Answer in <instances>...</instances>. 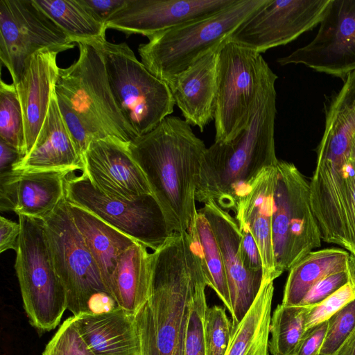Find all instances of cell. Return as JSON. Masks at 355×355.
I'll return each mask as SVG.
<instances>
[{
	"label": "cell",
	"instance_id": "22",
	"mask_svg": "<svg viewBox=\"0 0 355 355\" xmlns=\"http://www.w3.org/2000/svg\"><path fill=\"white\" fill-rule=\"evenodd\" d=\"M277 175V165L265 168L240 200L234 213L237 223L246 225L257 244L263 262V279L272 282L276 279L272 216Z\"/></svg>",
	"mask_w": 355,
	"mask_h": 355
},
{
	"label": "cell",
	"instance_id": "15",
	"mask_svg": "<svg viewBox=\"0 0 355 355\" xmlns=\"http://www.w3.org/2000/svg\"><path fill=\"white\" fill-rule=\"evenodd\" d=\"M236 0H125L107 28L146 37L212 15Z\"/></svg>",
	"mask_w": 355,
	"mask_h": 355
},
{
	"label": "cell",
	"instance_id": "29",
	"mask_svg": "<svg viewBox=\"0 0 355 355\" xmlns=\"http://www.w3.org/2000/svg\"><path fill=\"white\" fill-rule=\"evenodd\" d=\"M188 232L197 246L207 286L215 291L232 314L230 296L220 250L209 223L199 210Z\"/></svg>",
	"mask_w": 355,
	"mask_h": 355
},
{
	"label": "cell",
	"instance_id": "10",
	"mask_svg": "<svg viewBox=\"0 0 355 355\" xmlns=\"http://www.w3.org/2000/svg\"><path fill=\"white\" fill-rule=\"evenodd\" d=\"M42 220L53 263L65 289L67 309L73 316L92 313L94 299L109 293L73 222L66 197Z\"/></svg>",
	"mask_w": 355,
	"mask_h": 355
},
{
	"label": "cell",
	"instance_id": "23",
	"mask_svg": "<svg viewBox=\"0 0 355 355\" xmlns=\"http://www.w3.org/2000/svg\"><path fill=\"white\" fill-rule=\"evenodd\" d=\"M76 327L94 355H138L135 315L120 308L74 316Z\"/></svg>",
	"mask_w": 355,
	"mask_h": 355
},
{
	"label": "cell",
	"instance_id": "45",
	"mask_svg": "<svg viewBox=\"0 0 355 355\" xmlns=\"http://www.w3.org/2000/svg\"><path fill=\"white\" fill-rule=\"evenodd\" d=\"M334 355H355V327Z\"/></svg>",
	"mask_w": 355,
	"mask_h": 355
},
{
	"label": "cell",
	"instance_id": "2",
	"mask_svg": "<svg viewBox=\"0 0 355 355\" xmlns=\"http://www.w3.org/2000/svg\"><path fill=\"white\" fill-rule=\"evenodd\" d=\"M277 79L274 73L268 80L251 122L243 132L230 141L214 142L206 149L196 192L198 202L213 200L224 210L235 213L259 174L277 165Z\"/></svg>",
	"mask_w": 355,
	"mask_h": 355
},
{
	"label": "cell",
	"instance_id": "9",
	"mask_svg": "<svg viewBox=\"0 0 355 355\" xmlns=\"http://www.w3.org/2000/svg\"><path fill=\"white\" fill-rule=\"evenodd\" d=\"M274 193L272 246L275 277L321 245L312 211L309 182L292 163L279 160Z\"/></svg>",
	"mask_w": 355,
	"mask_h": 355
},
{
	"label": "cell",
	"instance_id": "19",
	"mask_svg": "<svg viewBox=\"0 0 355 355\" xmlns=\"http://www.w3.org/2000/svg\"><path fill=\"white\" fill-rule=\"evenodd\" d=\"M60 49H41L27 61L15 87L21 104L27 155L35 144L55 92L60 68L57 64Z\"/></svg>",
	"mask_w": 355,
	"mask_h": 355
},
{
	"label": "cell",
	"instance_id": "24",
	"mask_svg": "<svg viewBox=\"0 0 355 355\" xmlns=\"http://www.w3.org/2000/svg\"><path fill=\"white\" fill-rule=\"evenodd\" d=\"M152 256L139 242L118 259L110 277V293L118 308L135 315L151 294Z\"/></svg>",
	"mask_w": 355,
	"mask_h": 355
},
{
	"label": "cell",
	"instance_id": "32",
	"mask_svg": "<svg viewBox=\"0 0 355 355\" xmlns=\"http://www.w3.org/2000/svg\"><path fill=\"white\" fill-rule=\"evenodd\" d=\"M204 273L196 279L191 295L182 355H205L204 320L208 308Z\"/></svg>",
	"mask_w": 355,
	"mask_h": 355
},
{
	"label": "cell",
	"instance_id": "16",
	"mask_svg": "<svg viewBox=\"0 0 355 355\" xmlns=\"http://www.w3.org/2000/svg\"><path fill=\"white\" fill-rule=\"evenodd\" d=\"M83 162L82 173L108 196L134 200L153 194L128 144L110 137L94 139L83 154Z\"/></svg>",
	"mask_w": 355,
	"mask_h": 355
},
{
	"label": "cell",
	"instance_id": "41",
	"mask_svg": "<svg viewBox=\"0 0 355 355\" xmlns=\"http://www.w3.org/2000/svg\"><path fill=\"white\" fill-rule=\"evenodd\" d=\"M328 320L306 330L293 355H318L322 345Z\"/></svg>",
	"mask_w": 355,
	"mask_h": 355
},
{
	"label": "cell",
	"instance_id": "7",
	"mask_svg": "<svg viewBox=\"0 0 355 355\" xmlns=\"http://www.w3.org/2000/svg\"><path fill=\"white\" fill-rule=\"evenodd\" d=\"M21 234L15 269L31 324L49 331L67 309V295L56 272L41 219L18 216Z\"/></svg>",
	"mask_w": 355,
	"mask_h": 355
},
{
	"label": "cell",
	"instance_id": "1",
	"mask_svg": "<svg viewBox=\"0 0 355 355\" xmlns=\"http://www.w3.org/2000/svg\"><path fill=\"white\" fill-rule=\"evenodd\" d=\"M206 149L191 125L171 116L129 144L171 233L188 232L194 223L196 192Z\"/></svg>",
	"mask_w": 355,
	"mask_h": 355
},
{
	"label": "cell",
	"instance_id": "18",
	"mask_svg": "<svg viewBox=\"0 0 355 355\" xmlns=\"http://www.w3.org/2000/svg\"><path fill=\"white\" fill-rule=\"evenodd\" d=\"M69 174L14 170L1 174V211L43 220L65 197V182Z\"/></svg>",
	"mask_w": 355,
	"mask_h": 355
},
{
	"label": "cell",
	"instance_id": "39",
	"mask_svg": "<svg viewBox=\"0 0 355 355\" xmlns=\"http://www.w3.org/2000/svg\"><path fill=\"white\" fill-rule=\"evenodd\" d=\"M140 355H159L151 308L148 302L135 315Z\"/></svg>",
	"mask_w": 355,
	"mask_h": 355
},
{
	"label": "cell",
	"instance_id": "3",
	"mask_svg": "<svg viewBox=\"0 0 355 355\" xmlns=\"http://www.w3.org/2000/svg\"><path fill=\"white\" fill-rule=\"evenodd\" d=\"M152 256L151 308L159 355H182L193 285L203 273L188 232H175Z\"/></svg>",
	"mask_w": 355,
	"mask_h": 355
},
{
	"label": "cell",
	"instance_id": "27",
	"mask_svg": "<svg viewBox=\"0 0 355 355\" xmlns=\"http://www.w3.org/2000/svg\"><path fill=\"white\" fill-rule=\"evenodd\" d=\"M349 256L348 252L340 248H325L309 253L290 269L281 304L300 305L320 279L346 270Z\"/></svg>",
	"mask_w": 355,
	"mask_h": 355
},
{
	"label": "cell",
	"instance_id": "40",
	"mask_svg": "<svg viewBox=\"0 0 355 355\" xmlns=\"http://www.w3.org/2000/svg\"><path fill=\"white\" fill-rule=\"evenodd\" d=\"M238 224L241 234L240 250L243 264L251 272L263 274V262L257 244L246 225Z\"/></svg>",
	"mask_w": 355,
	"mask_h": 355
},
{
	"label": "cell",
	"instance_id": "13",
	"mask_svg": "<svg viewBox=\"0 0 355 355\" xmlns=\"http://www.w3.org/2000/svg\"><path fill=\"white\" fill-rule=\"evenodd\" d=\"M314 39L277 59L345 79L355 71V0H329Z\"/></svg>",
	"mask_w": 355,
	"mask_h": 355
},
{
	"label": "cell",
	"instance_id": "6",
	"mask_svg": "<svg viewBox=\"0 0 355 355\" xmlns=\"http://www.w3.org/2000/svg\"><path fill=\"white\" fill-rule=\"evenodd\" d=\"M274 73L262 55L250 49L231 41L219 48L214 142L230 141L250 125Z\"/></svg>",
	"mask_w": 355,
	"mask_h": 355
},
{
	"label": "cell",
	"instance_id": "35",
	"mask_svg": "<svg viewBox=\"0 0 355 355\" xmlns=\"http://www.w3.org/2000/svg\"><path fill=\"white\" fill-rule=\"evenodd\" d=\"M42 355H94L76 327L74 316L65 320L46 345Z\"/></svg>",
	"mask_w": 355,
	"mask_h": 355
},
{
	"label": "cell",
	"instance_id": "46",
	"mask_svg": "<svg viewBox=\"0 0 355 355\" xmlns=\"http://www.w3.org/2000/svg\"><path fill=\"white\" fill-rule=\"evenodd\" d=\"M349 282L355 290V254L349 253L347 263Z\"/></svg>",
	"mask_w": 355,
	"mask_h": 355
},
{
	"label": "cell",
	"instance_id": "26",
	"mask_svg": "<svg viewBox=\"0 0 355 355\" xmlns=\"http://www.w3.org/2000/svg\"><path fill=\"white\" fill-rule=\"evenodd\" d=\"M273 282L262 279L258 294L240 322L232 329L225 355H269Z\"/></svg>",
	"mask_w": 355,
	"mask_h": 355
},
{
	"label": "cell",
	"instance_id": "4",
	"mask_svg": "<svg viewBox=\"0 0 355 355\" xmlns=\"http://www.w3.org/2000/svg\"><path fill=\"white\" fill-rule=\"evenodd\" d=\"M266 1L236 0L212 15L149 35L138 47L141 62L166 83L227 42Z\"/></svg>",
	"mask_w": 355,
	"mask_h": 355
},
{
	"label": "cell",
	"instance_id": "34",
	"mask_svg": "<svg viewBox=\"0 0 355 355\" xmlns=\"http://www.w3.org/2000/svg\"><path fill=\"white\" fill-rule=\"evenodd\" d=\"M355 327V300L328 320V326L318 355H334Z\"/></svg>",
	"mask_w": 355,
	"mask_h": 355
},
{
	"label": "cell",
	"instance_id": "5",
	"mask_svg": "<svg viewBox=\"0 0 355 355\" xmlns=\"http://www.w3.org/2000/svg\"><path fill=\"white\" fill-rule=\"evenodd\" d=\"M78 45V60L60 68L56 95L80 116L96 139L110 137L129 144L137 136L115 101L101 51L94 43Z\"/></svg>",
	"mask_w": 355,
	"mask_h": 355
},
{
	"label": "cell",
	"instance_id": "20",
	"mask_svg": "<svg viewBox=\"0 0 355 355\" xmlns=\"http://www.w3.org/2000/svg\"><path fill=\"white\" fill-rule=\"evenodd\" d=\"M219 48L166 82L184 120L200 132L214 119Z\"/></svg>",
	"mask_w": 355,
	"mask_h": 355
},
{
	"label": "cell",
	"instance_id": "14",
	"mask_svg": "<svg viewBox=\"0 0 355 355\" xmlns=\"http://www.w3.org/2000/svg\"><path fill=\"white\" fill-rule=\"evenodd\" d=\"M329 0H267L228 41L259 53L285 45L319 24Z\"/></svg>",
	"mask_w": 355,
	"mask_h": 355
},
{
	"label": "cell",
	"instance_id": "38",
	"mask_svg": "<svg viewBox=\"0 0 355 355\" xmlns=\"http://www.w3.org/2000/svg\"><path fill=\"white\" fill-rule=\"evenodd\" d=\"M348 282L349 277L347 270L326 276L309 291L300 305L314 306L332 295Z\"/></svg>",
	"mask_w": 355,
	"mask_h": 355
},
{
	"label": "cell",
	"instance_id": "48",
	"mask_svg": "<svg viewBox=\"0 0 355 355\" xmlns=\"http://www.w3.org/2000/svg\"><path fill=\"white\" fill-rule=\"evenodd\" d=\"M138 355H140V352H139V354Z\"/></svg>",
	"mask_w": 355,
	"mask_h": 355
},
{
	"label": "cell",
	"instance_id": "42",
	"mask_svg": "<svg viewBox=\"0 0 355 355\" xmlns=\"http://www.w3.org/2000/svg\"><path fill=\"white\" fill-rule=\"evenodd\" d=\"M21 234V225L3 216L0 217V252L17 250Z\"/></svg>",
	"mask_w": 355,
	"mask_h": 355
},
{
	"label": "cell",
	"instance_id": "44",
	"mask_svg": "<svg viewBox=\"0 0 355 355\" xmlns=\"http://www.w3.org/2000/svg\"><path fill=\"white\" fill-rule=\"evenodd\" d=\"M21 158L15 148L0 139V175L11 171Z\"/></svg>",
	"mask_w": 355,
	"mask_h": 355
},
{
	"label": "cell",
	"instance_id": "47",
	"mask_svg": "<svg viewBox=\"0 0 355 355\" xmlns=\"http://www.w3.org/2000/svg\"><path fill=\"white\" fill-rule=\"evenodd\" d=\"M349 156L355 164V134L350 141Z\"/></svg>",
	"mask_w": 355,
	"mask_h": 355
},
{
	"label": "cell",
	"instance_id": "33",
	"mask_svg": "<svg viewBox=\"0 0 355 355\" xmlns=\"http://www.w3.org/2000/svg\"><path fill=\"white\" fill-rule=\"evenodd\" d=\"M232 336V322L223 306L207 309L204 320L205 355H225Z\"/></svg>",
	"mask_w": 355,
	"mask_h": 355
},
{
	"label": "cell",
	"instance_id": "37",
	"mask_svg": "<svg viewBox=\"0 0 355 355\" xmlns=\"http://www.w3.org/2000/svg\"><path fill=\"white\" fill-rule=\"evenodd\" d=\"M57 98L66 127L78 153L83 158L90 143L97 139L80 116L60 97L57 96Z\"/></svg>",
	"mask_w": 355,
	"mask_h": 355
},
{
	"label": "cell",
	"instance_id": "21",
	"mask_svg": "<svg viewBox=\"0 0 355 355\" xmlns=\"http://www.w3.org/2000/svg\"><path fill=\"white\" fill-rule=\"evenodd\" d=\"M83 158L66 127L56 94L50 103L46 117L30 152L16 163L12 170L22 172L83 171Z\"/></svg>",
	"mask_w": 355,
	"mask_h": 355
},
{
	"label": "cell",
	"instance_id": "30",
	"mask_svg": "<svg viewBox=\"0 0 355 355\" xmlns=\"http://www.w3.org/2000/svg\"><path fill=\"white\" fill-rule=\"evenodd\" d=\"M311 306L278 304L271 316L269 351L272 355H293L305 331Z\"/></svg>",
	"mask_w": 355,
	"mask_h": 355
},
{
	"label": "cell",
	"instance_id": "12",
	"mask_svg": "<svg viewBox=\"0 0 355 355\" xmlns=\"http://www.w3.org/2000/svg\"><path fill=\"white\" fill-rule=\"evenodd\" d=\"M73 44L33 0L0 1V58L14 85L35 53L46 48L64 51Z\"/></svg>",
	"mask_w": 355,
	"mask_h": 355
},
{
	"label": "cell",
	"instance_id": "36",
	"mask_svg": "<svg viewBox=\"0 0 355 355\" xmlns=\"http://www.w3.org/2000/svg\"><path fill=\"white\" fill-rule=\"evenodd\" d=\"M354 300L355 290L348 282L322 302L310 307L306 315L305 331L328 320Z\"/></svg>",
	"mask_w": 355,
	"mask_h": 355
},
{
	"label": "cell",
	"instance_id": "43",
	"mask_svg": "<svg viewBox=\"0 0 355 355\" xmlns=\"http://www.w3.org/2000/svg\"><path fill=\"white\" fill-rule=\"evenodd\" d=\"M83 1L106 22L109 17L123 5L125 0H83Z\"/></svg>",
	"mask_w": 355,
	"mask_h": 355
},
{
	"label": "cell",
	"instance_id": "31",
	"mask_svg": "<svg viewBox=\"0 0 355 355\" xmlns=\"http://www.w3.org/2000/svg\"><path fill=\"white\" fill-rule=\"evenodd\" d=\"M0 139L15 148L22 158L26 154L22 110L15 85L0 82Z\"/></svg>",
	"mask_w": 355,
	"mask_h": 355
},
{
	"label": "cell",
	"instance_id": "28",
	"mask_svg": "<svg viewBox=\"0 0 355 355\" xmlns=\"http://www.w3.org/2000/svg\"><path fill=\"white\" fill-rule=\"evenodd\" d=\"M73 43H95L105 38L107 29L83 0H33Z\"/></svg>",
	"mask_w": 355,
	"mask_h": 355
},
{
	"label": "cell",
	"instance_id": "25",
	"mask_svg": "<svg viewBox=\"0 0 355 355\" xmlns=\"http://www.w3.org/2000/svg\"><path fill=\"white\" fill-rule=\"evenodd\" d=\"M67 205L73 222L96 261L105 286L111 296L110 277L117 260L137 241L85 209L68 201Z\"/></svg>",
	"mask_w": 355,
	"mask_h": 355
},
{
	"label": "cell",
	"instance_id": "8",
	"mask_svg": "<svg viewBox=\"0 0 355 355\" xmlns=\"http://www.w3.org/2000/svg\"><path fill=\"white\" fill-rule=\"evenodd\" d=\"M94 44L102 53L115 101L137 137L173 113L175 104L168 85L152 74L125 42Z\"/></svg>",
	"mask_w": 355,
	"mask_h": 355
},
{
	"label": "cell",
	"instance_id": "11",
	"mask_svg": "<svg viewBox=\"0 0 355 355\" xmlns=\"http://www.w3.org/2000/svg\"><path fill=\"white\" fill-rule=\"evenodd\" d=\"M68 202L153 251L171 236L163 211L153 194L134 200L108 196L96 189L85 173L69 175L65 182Z\"/></svg>",
	"mask_w": 355,
	"mask_h": 355
},
{
	"label": "cell",
	"instance_id": "17",
	"mask_svg": "<svg viewBox=\"0 0 355 355\" xmlns=\"http://www.w3.org/2000/svg\"><path fill=\"white\" fill-rule=\"evenodd\" d=\"M199 211L209 223L220 250L232 309L233 329L256 298L263 274L251 272L243 264L240 250L241 234L235 218L213 200L205 202Z\"/></svg>",
	"mask_w": 355,
	"mask_h": 355
}]
</instances>
